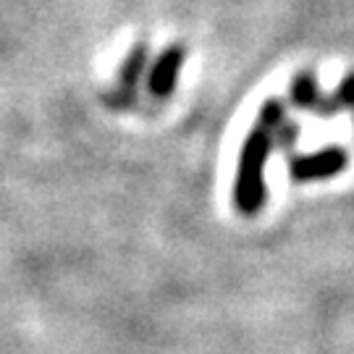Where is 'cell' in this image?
I'll return each mask as SVG.
<instances>
[{"instance_id":"6da1fadb","label":"cell","mask_w":354,"mask_h":354,"mask_svg":"<svg viewBox=\"0 0 354 354\" xmlns=\"http://www.w3.org/2000/svg\"><path fill=\"white\" fill-rule=\"evenodd\" d=\"M270 145H273V131L257 127L250 131V137L241 147L239 174H236V184H234V203L244 215H254L263 207V200H266L263 171H266Z\"/></svg>"},{"instance_id":"7a4b0ae2","label":"cell","mask_w":354,"mask_h":354,"mask_svg":"<svg viewBox=\"0 0 354 354\" xmlns=\"http://www.w3.org/2000/svg\"><path fill=\"white\" fill-rule=\"evenodd\" d=\"M346 168V152L339 147L313 152V155H299L291 158L289 174L294 181H310V178H328L342 174Z\"/></svg>"},{"instance_id":"3957f363","label":"cell","mask_w":354,"mask_h":354,"mask_svg":"<svg viewBox=\"0 0 354 354\" xmlns=\"http://www.w3.org/2000/svg\"><path fill=\"white\" fill-rule=\"evenodd\" d=\"M181 64H184V50L178 45L163 50V55L152 64L150 74H147V87H150L155 97H168L176 89Z\"/></svg>"},{"instance_id":"277c9868","label":"cell","mask_w":354,"mask_h":354,"mask_svg":"<svg viewBox=\"0 0 354 354\" xmlns=\"http://www.w3.org/2000/svg\"><path fill=\"white\" fill-rule=\"evenodd\" d=\"M145 64H147V48H145V45H137V48L127 55L124 66H121V76H118V92L111 97V100H113V105H127V102H131L129 97L134 95V87H137L142 71H145Z\"/></svg>"},{"instance_id":"5b68a950","label":"cell","mask_w":354,"mask_h":354,"mask_svg":"<svg viewBox=\"0 0 354 354\" xmlns=\"http://www.w3.org/2000/svg\"><path fill=\"white\" fill-rule=\"evenodd\" d=\"M291 97L297 105H302V108H315L317 97H320V89H317L315 79L310 74H299L294 79V84H291Z\"/></svg>"},{"instance_id":"8992f818","label":"cell","mask_w":354,"mask_h":354,"mask_svg":"<svg viewBox=\"0 0 354 354\" xmlns=\"http://www.w3.org/2000/svg\"><path fill=\"white\" fill-rule=\"evenodd\" d=\"M286 124V115H283V105L279 100H268L260 111V127L268 131H279Z\"/></svg>"}]
</instances>
